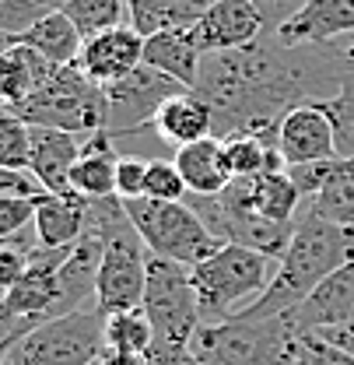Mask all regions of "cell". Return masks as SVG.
<instances>
[{"label":"cell","mask_w":354,"mask_h":365,"mask_svg":"<svg viewBox=\"0 0 354 365\" xmlns=\"http://www.w3.org/2000/svg\"><path fill=\"white\" fill-rule=\"evenodd\" d=\"M354 78V60L330 43L288 46L277 32L228 53H207L200 63L197 95L214 109V137L253 134L277 144L288 109L326 102Z\"/></svg>","instance_id":"cell-1"},{"label":"cell","mask_w":354,"mask_h":365,"mask_svg":"<svg viewBox=\"0 0 354 365\" xmlns=\"http://www.w3.org/2000/svg\"><path fill=\"white\" fill-rule=\"evenodd\" d=\"M348 260H354V239L351 232L323 215L309 211L302 204L298 218H295V232L291 242L284 250V257L277 260V271L270 277L266 292L242 309V317L266 319V317H284L295 306H302L312 292L330 277L333 271H340Z\"/></svg>","instance_id":"cell-2"},{"label":"cell","mask_w":354,"mask_h":365,"mask_svg":"<svg viewBox=\"0 0 354 365\" xmlns=\"http://www.w3.org/2000/svg\"><path fill=\"white\" fill-rule=\"evenodd\" d=\"M295 327L288 317H228L218 323H200L189 351L204 365H288L295 341Z\"/></svg>","instance_id":"cell-3"},{"label":"cell","mask_w":354,"mask_h":365,"mask_svg":"<svg viewBox=\"0 0 354 365\" xmlns=\"http://www.w3.org/2000/svg\"><path fill=\"white\" fill-rule=\"evenodd\" d=\"M189 274H193L204 323H218V319L239 317L266 292L270 257L249 246H239V242H224L214 257L189 267Z\"/></svg>","instance_id":"cell-4"},{"label":"cell","mask_w":354,"mask_h":365,"mask_svg":"<svg viewBox=\"0 0 354 365\" xmlns=\"http://www.w3.org/2000/svg\"><path fill=\"white\" fill-rule=\"evenodd\" d=\"M137 235L155 257L176 260L182 267H197L207 257H214L224 242L197 218V211L186 200H151L133 197L123 200Z\"/></svg>","instance_id":"cell-5"},{"label":"cell","mask_w":354,"mask_h":365,"mask_svg":"<svg viewBox=\"0 0 354 365\" xmlns=\"http://www.w3.org/2000/svg\"><path fill=\"white\" fill-rule=\"evenodd\" d=\"M32 127H53L67 134H98L109 120L105 88L95 85L88 74H81L74 63L56 67L53 78L36 95H28L21 106H14Z\"/></svg>","instance_id":"cell-6"},{"label":"cell","mask_w":354,"mask_h":365,"mask_svg":"<svg viewBox=\"0 0 354 365\" xmlns=\"http://www.w3.org/2000/svg\"><path fill=\"white\" fill-rule=\"evenodd\" d=\"M105 355V313L98 306L74 309L25 334L14 351V365H95Z\"/></svg>","instance_id":"cell-7"},{"label":"cell","mask_w":354,"mask_h":365,"mask_svg":"<svg viewBox=\"0 0 354 365\" xmlns=\"http://www.w3.org/2000/svg\"><path fill=\"white\" fill-rule=\"evenodd\" d=\"M140 309L151 319L158 344L189 348L197 327L204 323L189 267H182L176 260H165V257H155V253L147 260V288H144Z\"/></svg>","instance_id":"cell-8"},{"label":"cell","mask_w":354,"mask_h":365,"mask_svg":"<svg viewBox=\"0 0 354 365\" xmlns=\"http://www.w3.org/2000/svg\"><path fill=\"white\" fill-rule=\"evenodd\" d=\"M182 85L172 81L169 74L140 63L137 71H130L127 78H120L116 85H105V102H109V120H105V134L113 140L120 137L140 134L144 127L151 130L155 113L172 98L182 95Z\"/></svg>","instance_id":"cell-9"},{"label":"cell","mask_w":354,"mask_h":365,"mask_svg":"<svg viewBox=\"0 0 354 365\" xmlns=\"http://www.w3.org/2000/svg\"><path fill=\"white\" fill-rule=\"evenodd\" d=\"M140 63H144V36L130 25H116L98 36H88L74 67L105 88V85H116L120 78H127Z\"/></svg>","instance_id":"cell-10"},{"label":"cell","mask_w":354,"mask_h":365,"mask_svg":"<svg viewBox=\"0 0 354 365\" xmlns=\"http://www.w3.org/2000/svg\"><path fill=\"white\" fill-rule=\"evenodd\" d=\"M277 148H281L288 169L337 158L333 127H330V116L323 113V106L319 102H306V106L288 109L281 127H277Z\"/></svg>","instance_id":"cell-11"},{"label":"cell","mask_w":354,"mask_h":365,"mask_svg":"<svg viewBox=\"0 0 354 365\" xmlns=\"http://www.w3.org/2000/svg\"><path fill=\"white\" fill-rule=\"evenodd\" d=\"M266 32L264 18L256 11L253 0H218L197 25H193V39L200 46V53H228V49H242V46L256 43Z\"/></svg>","instance_id":"cell-12"},{"label":"cell","mask_w":354,"mask_h":365,"mask_svg":"<svg viewBox=\"0 0 354 365\" xmlns=\"http://www.w3.org/2000/svg\"><path fill=\"white\" fill-rule=\"evenodd\" d=\"M295 334H312L323 327H337L354 319V260H348L340 271H333L302 306L284 313Z\"/></svg>","instance_id":"cell-13"},{"label":"cell","mask_w":354,"mask_h":365,"mask_svg":"<svg viewBox=\"0 0 354 365\" xmlns=\"http://www.w3.org/2000/svg\"><path fill=\"white\" fill-rule=\"evenodd\" d=\"M36 242L43 250H71L78 239L88 235V197L67 193H43L36 200Z\"/></svg>","instance_id":"cell-14"},{"label":"cell","mask_w":354,"mask_h":365,"mask_svg":"<svg viewBox=\"0 0 354 365\" xmlns=\"http://www.w3.org/2000/svg\"><path fill=\"white\" fill-rule=\"evenodd\" d=\"M81 134L53 130V127H32V151H28V173L43 182L46 193H67L71 173L81 158Z\"/></svg>","instance_id":"cell-15"},{"label":"cell","mask_w":354,"mask_h":365,"mask_svg":"<svg viewBox=\"0 0 354 365\" xmlns=\"http://www.w3.org/2000/svg\"><path fill=\"white\" fill-rule=\"evenodd\" d=\"M144 63L169 74L172 81H179L186 91L197 88V78H200V63H204V53L193 39V29L186 25H169L155 36L144 39Z\"/></svg>","instance_id":"cell-16"},{"label":"cell","mask_w":354,"mask_h":365,"mask_svg":"<svg viewBox=\"0 0 354 365\" xmlns=\"http://www.w3.org/2000/svg\"><path fill=\"white\" fill-rule=\"evenodd\" d=\"M354 32V0H309L288 25L277 29V39L288 46L333 43Z\"/></svg>","instance_id":"cell-17"},{"label":"cell","mask_w":354,"mask_h":365,"mask_svg":"<svg viewBox=\"0 0 354 365\" xmlns=\"http://www.w3.org/2000/svg\"><path fill=\"white\" fill-rule=\"evenodd\" d=\"M186 180V190L197 197H214L231 182V169L224 158V140L222 137H204L193 144H182L172 158Z\"/></svg>","instance_id":"cell-18"},{"label":"cell","mask_w":354,"mask_h":365,"mask_svg":"<svg viewBox=\"0 0 354 365\" xmlns=\"http://www.w3.org/2000/svg\"><path fill=\"white\" fill-rule=\"evenodd\" d=\"M151 130L162 137L165 144H176V148L193 144V140H204V137L214 134V109L197 91H182V95H172L155 113Z\"/></svg>","instance_id":"cell-19"},{"label":"cell","mask_w":354,"mask_h":365,"mask_svg":"<svg viewBox=\"0 0 354 365\" xmlns=\"http://www.w3.org/2000/svg\"><path fill=\"white\" fill-rule=\"evenodd\" d=\"M116 165H120V155H116V140L98 130L88 134L81 144V158L71 173V190L88 197V200H105V197H116Z\"/></svg>","instance_id":"cell-20"},{"label":"cell","mask_w":354,"mask_h":365,"mask_svg":"<svg viewBox=\"0 0 354 365\" xmlns=\"http://www.w3.org/2000/svg\"><path fill=\"white\" fill-rule=\"evenodd\" d=\"M53 71H56V63H49L32 46H7L0 53V102L21 106L28 95H36L53 78Z\"/></svg>","instance_id":"cell-21"},{"label":"cell","mask_w":354,"mask_h":365,"mask_svg":"<svg viewBox=\"0 0 354 365\" xmlns=\"http://www.w3.org/2000/svg\"><path fill=\"white\" fill-rule=\"evenodd\" d=\"M14 43L32 46L36 53H43L46 60L56 63V67H71V63H78V56H81L85 36L78 32V25H74L63 11H49L28 32H21Z\"/></svg>","instance_id":"cell-22"},{"label":"cell","mask_w":354,"mask_h":365,"mask_svg":"<svg viewBox=\"0 0 354 365\" xmlns=\"http://www.w3.org/2000/svg\"><path fill=\"white\" fill-rule=\"evenodd\" d=\"M302 204H306V197H302V190L295 186V180L288 173L253 176V207L264 218L277 222V225H295Z\"/></svg>","instance_id":"cell-23"},{"label":"cell","mask_w":354,"mask_h":365,"mask_svg":"<svg viewBox=\"0 0 354 365\" xmlns=\"http://www.w3.org/2000/svg\"><path fill=\"white\" fill-rule=\"evenodd\" d=\"M151 344H155V330H151V319L144 317V309H127V313L105 317V348L147 355Z\"/></svg>","instance_id":"cell-24"},{"label":"cell","mask_w":354,"mask_h":365,"mask_svg":"<svg viewBox=\"0 0 354 365\" xmlns=\"http://www.w3.org/2000/svg\"><path fill=\"white\" fill-rule=\"evenodd\" d=\"M63 14L78 25V32L88 39L105 29L127 25V0H71Z\"/></svg>","instance_id":"cell-25"},{"label":"cell","mask_w":354,"mask_h":365,"mask_svg":"<svg viewBox=\"0 0 354 365\" xmlns=\"http://www.w3.org/2000/svg\"><path fill=\"white\" fill-rule=\"evenodd\" d=\"M28 151H32V123L14 106L0 102V165L28 169Z\"/></svg>","instance_id":"cell-26"},{"label":"cell","mask_w":354,"mask_h":365,"mask_svg":"<svg viewBox=\"0 0 354 365\" xmlns=\"http://www.w3.org/2000/svg\"><path fill=\"white\" fill-rule=\"evenodd\" d=\"M224 140V158H228V169H231V180H253V176H264L266 165V140L253 134H231L222 137Z\"/></svg>","instance_id":"cell-27"},{"label":"cell","mask_w":354,"mask_h":365,"mask_svg":"<svg viewBox=\"0 0 354 365\" xmlns=\"http://www.w3.org/2000/svg\"><path fill=\"white\" fill-rule=\"evenodd\" d=\"M319 106L330 116L337 158H354V78L340 88V95H333V98H326Z\"/></svg>","instance_id":"cell-28"},{"label":"cell","mask_w":354,"mask_h":365,"mask_svg":"<svg viewBox=\"0 0 354 365\" xmlns=\"http://www.w3.org/2000/svg\"><path fill=\"white\" fill-rule=\"evenodd\" d=\"M144 197H151V200H186L189 197L186 180H182L176 162H165V158H151L147 162Z\"/></svg>","instance_id":"cell-29"},{"label":"cell","mask_w":354,"mask_h":365,"mask_svg":"<svg viewBox=\"0 0 354 365\" xmlns=\"http://www.w3.org/2000/svg\"><path fill=\"white\" fill-rule=\"evenodd\" d=\"M288 365H354V359L344 348L330 344L319 334H302L295 341V351H291V362Z\"/></svg>","instance_id":"cell-30"},{"label":"cell","mask_w":354,"mask_h":365,"mask_svg":"<svg viewBox=\"0 0 354 365\" xmlns=\"http://www.w3.org/2000/svg\"><path fill=\"white\" fill-rule=\"evenodd\" d=\"M127 25L144 39L172 25V0H127Z\"/></svg>","instance_id":"cell-31"},{"label":"cell","mask_w":354,"mask_h":365,"mask_svg":"<svg viewBox=\"0 0 354 365\" xmlns=\"http://www.w3.org/2000/svg\"><path fill=\"white\" fill-rule=\"evenodd\" d=\"M43 14H49V7H46L43 0H0V32H7V36L18 39Z\"/></svg>","instance_id":"cell-32"},{"label":"cell","mask_w":354,"mask_h":365,"mask_svg":"<svg viewBox=\"0 0 354 365\" xmlns=\"http://www.w3.org/2000/svg\"><path fill=\"white\" fill-rule=\"evenodd\" d=\"M32 267V250L18 242H0V295L14 288Z\"/></svg>","instance_id":"cell-33"},{"label":"cell","mask_w":354,"mask_h":365,"mask_svg":"<svg viewBox=\"0 0 354 365\" xmlns=\"http://www.w3.org/2000/svg\"><path fill=\"white\" fill-rule=\"evenodd\" d=\"M32 218H36V200L0 197V242H11Z\"/></svg>","instance_id":"cell-34"},{"label":"cell","mask_w":354,"mask_h":365,"mask_svg":"<svg viewBox=\"0 0 354 365\" xmlns=\"http://www.w3.org/2000/svg\"><path fill=\"white\" fill-rule=\"evenodd\" d=\"M144 180H147V162L123 155L120 165H116V197H120V200L144 197Z\"/></svg>","instance_id":"cell-35"},{"label":"cell","mask_w":354,"mask_h":365,"mask_svg":"<svg viewBox=\"0 0 354 365\" xmlns=\"http://www.w3.org/2000/svg\"><path fill=\"white\" fill-rule=\"evenodd\" d=\"M46 190L28 169H11L0 165V197H21V200H39Z\"/></svg>","instance_id":"cell-36"},{"label":"cell","mask_w":354,"mask_h":365,"mask_svg":"<svg viewBox=\"0 0 354 365\" xmlns=\"http://www.w3.org/2000/svg\"><path fill=\"white\" fill-rule=\"evenodd\" d=\"M256 4V11H260V18H264L266 32H277L281 25H288L309 0H253Z\"/></svg>","instance_id":"cell-37"},{"label":"cell","mask_w":354,"mask_h":365,"mask_svg":"<svg viewBox=\"0 0 354 365\" xmlns=\"http://www.w3.org/2000/svg\"><path fill=\"white\" fill-rule=\"evenodd\" d=\"M151 365H204L189 348H179V344H151Z\"/></svg>","instance_id":"cell-38"},{"label":"cell","mask_w":354,"mask_h":365,"mask_svg":"<svg viewBox=\"0 0 354 365\" xmlns=\"http://www.w3.org/2000/svg\"><path fill=\"white\" fill-rule=\"evenodd\" d=\"M218 0H172V25H186L193 29Z\"/></svg>","instance_id":"cell-39"},{"label":"cell","mask_w":354,"mask_h":365,"mask_svg":"<svg viewBox=\"0 0 354 365\" xmlns=\"http://www.w3.org/2000/svg\"><path fill=\"white\" fill-rule=\"evenodd\" d=\"M312 334L326 337L330 344L344 348V351H348V355L354 359V319H348V323H337V327H323V330H312Z\"/></svg>","instance_id":"cell-40"},{"label":"cell","mask_w":354,"mask_h":365,"mask_svg":"<svg viewBox=\"0 0 354 365\" xmlns=\"http://www.w3.org/2000/svg\"><path fill=\"white\" fill-rule=\"evenodd\" d=\"M102 365H151V355H140V351H113V348H105Z\"/></svg>","instance_id":"cell-41"},{"label":"cell","mask_w":354,"mask_h":365,"mask_svg":"<svg viewBox=\"0 0 354 365\" xmlns=\"http://www.w3.org/2000/svg\"><path fill=\"white\" fill-rule=\"evenodd\" d=\"M14 344H18L14 337H4V341H0V365L11 362V351H14Z\"/></svg>","instance_id":"cell-42"},{"label":"cell","mask_w":354,"mask_h":365,"mask_svg":"<svg viewBox=\"0 0 354 365\" xmlns=\"http://www.w3.org/2000/svg\"><path fill=\"white\" fill-rule=\"evenodd\" d=\"M43 4L49 7V11H63V7H67L71 0H43Z\"/></svg>","instance_id":"cell-43"},{"label":"cell","mask_w":354,"mask_h":365,"mask_svg":"<svg viewBox=\"0 0 354 365\" xmlns=\"http://www.w3.org/2000/svg\"><path fill=\"white\" fill-rule=\"evenodd\" d=\"M7 46H14V36H7V32H0V53H4Z\"/></svg>","instance_id":"cell-44"},{"label":"cell","mask_w":354,"mask_h":365,"mask_svg":"<svg viewBox=\"0 0 354 365\" xmlns=\"http://www.w3.org/2000/svg\"><path fill=\"white\" fill-rule=\"evenodd\" d=\"M348 60H354V43H351V49H348Z\"/></svg>","instance_id":"cell-45"},{"label":"cell","mask_w":354,"mask_h":365,"mask_svg":"<svg viewBox=\"0 0 354 365\" xmlns=\"http://www.w3.org/2000/svg\"><path fill=\"white\" fill-rule=\"evenodd\" d=\"M95 365H102V359H98V362H95Z\"/></svg>","instance_id":"cell-46"}]
</instances>
